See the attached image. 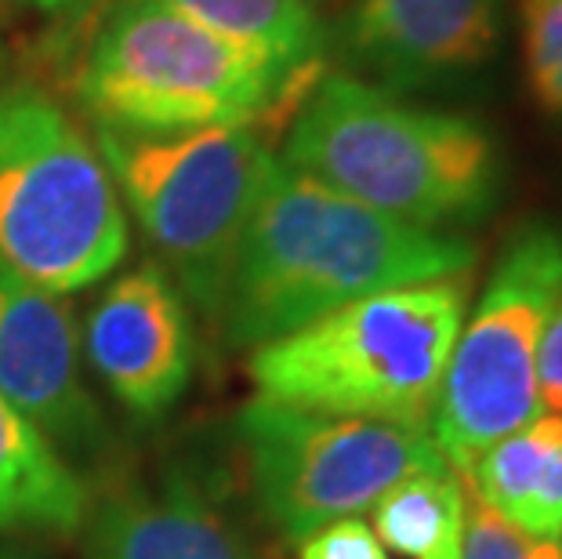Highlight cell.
I'll list each match as a JSON object with an SVG mask.
<instances>
[{
  "mask_svg": "<svg viewBox=\"0 0 562 559\" xmlns=\"http://www.w3.org/2000/svg\"><path fill=\"white\" fill-rule=\"evenodd\" d=\"M469 269H475L469 241L381 215L277 157L214 320L233 345L258 349L367 294Z\"/></svg>",
  "mask_w": 562,
  "mask_h": 559,
  "instance_id": "6da1fadb",
  "label": "cell"
},
{
  "mask_svg": "<svg viewBox=\"0 0 562 559\" xmlns=\"http://www.w3.org/2000/svg\"><path fill=\"white\" fill-rule=\"evenodd\" d=\"M286 168L422 230L483 222L505 189V153L472 116L406 105L349 74H323L294 110Z\"/></svg>",
  "mask_w": 562,
  "mask_h": 559,
  "instance_id": "7a4b0ae2",
  "label": "cell"
},
{
  "mask_svg": "<svg viewBox=\"0 0 562 559\" xmlns=\"http://www.w3.org/2000/svg\"><path fill=\"white\" fill-rule=\"evenodd\" d=\"M472 269L367 294L250 349L261 396L432 433L442 374L469 316Z\"/></svg>",
  "mask_w": 562,
  "mask_h": 559,
  "instance_id": "3957f363",
  "label": "cell"
},
{
  "mask_svg": "<svg viewBox=\"0 0 562 559\" xmlns=\"http://www.w3.org/2000/svg\"><path fill=\"white\" fill-rule=\"evenodd\" d=\"M319 77L283 74L164 0H124L94 33L77 94L99 127L171 135L261 124L297 110Z\"/></svg>",
  "mask_w": 562,
  "mask_h": 559,
  "instance_id": "277c9868",
  "label": "cell"
},
{
  "mask_svg": "<svg viewBox=\"0 0 562 559\" xmlns=\"http://www.w3.org/2000/svg\"><path fill=\"white\" fill-rule=\"evenodd\" d=\"M124 255V200L99 146L47 94L0 91V266L69 294Z\"/></svg>",
  "mask_w": 562,
  "mask_h": 559,
  "instance_id": "5b68a950",
  "label": "cell"
},
{
  "mask_svg": "<svg viewBox=\"0 0 562 559\" xmlns=\"http://www.w3.org/2000/svg\"><path fill=\"white\" fill-rule=\"evenodd\" d=\"M116 193L207 316H218L250 211L277 160L255 124H222L171 135L94 131Z\"/></svg>",
  "mask_w": 562,
  "mask_h": 559,
  "instance_id": "8992f818",
  "label": "cell"
},
{
  "mask_svg": "<svg viewBox=\"0 0 562 559\" xmlns=\"http://www.w3.org/2000/svg\"><path fill=\"white\" fill-rule=\"evenodd\" d=\"M559 302L562 230L530 222L505 244L442 374L432 439L458 476L469 472L486 447L541 414L537 353Z\"/></svg>",
  "mask_w": 562,
  "mask_h": 559,
  "instance_id": "52a82bcc",
  "label": "cell"
},
{
  "mask_svg": "<svg viewBox=\"0 0 562 559\" xmlns=\"http://www.w3.org/2000/svg\"><path fill=\"white\" fill-rule=\"evenodd\" d=\"M236 439L261 516L297 545L367 513L411 472L447 466L428 429L308 411L261 392L236 414Z\"/></svg>",
  "mask_w": 562,
  "mask_h": 559,
  "instance_id": "ba28073f",
  "label": "cell"
},
{
  "mask_svg": "<svg viewBox=\"0 0 562 559\" xmlns=\"http://www.w3.org/2000/svg\"><path fill=\"white\" fill-rule=\"evenodd\" d=\"M0 396L55 450L105 447V418L83 382L77 316L63 294L0 266Z\"/></svg>",
  "mask_w": 562,
  "mask_h": 559,
  "instance_id": "9c48e42d",
  "label": "cell"
},
{
  "mask_svg": "<svg viewBox=\"0 0 562 559\" xmlns=\"http://www.w3.org/2000/svg\"><path fill=\"white\" fill-rule=\"evenodd\" d=\"M83 353L127 414L142 422L164 418L193 378V324L167 269L121 272L91 305Z\"/></svg>",
  "mask_w": 562,
  "mask_h": 559,
  "instance_id": "30bf717a",
  "label": "cell"
},
{
  "mask_svg": "<svg viewBox=\"0 0 562 559\" xmlns=\"http://www.w3.org/2000/svg\"><path fill=\"white\" fill-rule=\"evenodd\" d=\"M505 0H352L345 47L389 88L469 77L501 41Z\"/></svg>",
  "mask_w": 562,
  "mask_h": 559,
  "instance_id": "8fae6325",
  "label": "cell"
},
{
  "mask_svg": "<svg viewBox=\"0 0 562 559\" xmlns=\"http://www.w3.org/2000/svg\"><path fill=\"white\" fill-rule=\"evenodd\" d=\"M83 519V559H258L244 534L186 480L124 487Z\"/></svg>",
  "mask_w": 562,
  "mask_h": 559,
  "instance_id": "7c38bea8",
  "label": "cell"
},
{
  "mask_svg": "<svg viewBox=\"0 0 562 559\" xmlns=\"http://www.w3.org/2000/svg\"><path fill=\"white\" fill-rule=\"evenodd\" d=\"M88 491L66 458L0 396V530L74 534Z\"/></svg>",
  "mask_w": 562,
  "mask_h": 559,
  "instance_id": "4fadbf2b",
  "label": "cell"
},
{
  "mask_svg": "<svg viewBox=\"0 0 562 559\" xmlns=\"http://www.w3.org/2000/svg\"><path fill=\"white\" fill-rule=\"evenodd\" d=\"M469 494L450 466L411 472L370 505V530L406 559H461Z\"/></svg>",
  "mask_w": 562,
  "mask_h": 559,
  "instance_id": "5bb4252c",
  "label": "cell"
},
{
  "mask_svg": "<svg viewBox=\"0 0 562 559\" xmlns=\"http://www.w3.org/2000/svg\"><path fill=\"white\" fill-rule=\"evenodd\" d=\"M291 77H319L323 26L308 0H164Z\"/></svg>",
  "mask_w": 562,
  "mask_h": 559,
  "instance_id": "9a60e30c",
  "label": "cell"
},
{
  "mask_svg": "<svg viewBox=\"0 0 562 559\" xmlns=\"http://www.w3.org/2000/svg\"><path fill=\"white\" fill-rule=\"evenodd\" d=\"M522 66L533 102L562 121V0H522Z\"/></svg>",
  "mask_w": 562,
  "mask_h": 559,
  "instance_id": "2e32d148",
  "label": "cell"
},
{
  "mask_svg": "<svg viewBox=\"0 0 562 559\" xmlns=\"http://www.w3.org/2000/svg\"><path fill=\"white\" fill-rule=\"evenodd\" d=\"M469 494V519H464V552L461 559H562V538H533L519 530L501 513H494L486 502Z\"/></svg>",
  "mask_w": 562,
  "mask_h": 559,
  "instance_id": "e0dca14e",
  "label": "cell"
},
{
  "mask_svg": "<svg viewBox=\"0 0 562 559\" xmlns=\"http://www.w3.org/2000/svg\"><path fill=\"white\" fill-rule=\"evenodd\" d=\"M297 559H389V549L378 541L370 523L352 516V519L327 523L323 530L308 534Z\"/></svg>",
  "mask_w": 562,
  "mask_h": 559,
  "instance_id": "ac0fdd59",
  "label": "cell"
},
{
  "mask_svg": "<svg viewBox=\"0 0 562 559\" xmlns=\"http://www.w3.org/2000/svg\"><path fill=\"white\" fill-rule=\"evenodd\" d=\"M537 411L562 414V302L548 320L537 353Z\"/></svg>",
  "mask_w": 562,
  "mask_h": 559,
  "instance_id": "d6986e66",
  "label": "cell"
},
{
  "mask_svg": "<svg viewBox=\"0 0 562 559\" xmlns=\"http://www.w3.org/2000/svg\"><path fill=\"white\" fill-rule=\"evenodd\" d=\"M41 8L47 11H58V8H74V4H83V0H37Z\"/></svg>",
  "mask_w": 562,
  "mask_h": 559,
  "instance_id": "ffe728a7",
  "label": "cell"
},
{
  "mask_svg": "<svg viewBox=\"0 0 562 559\" xmlns=\"http://www.w3.org/2000/svg\"><path fill=\"white\" fill-rule=\"evenodd\" d=\"M0 559H26V556H19V552H4V549H0Z\"/></svg>",
  "mask_w": 562,
  "mask_h": 559,
  "instance_id": "44dd1931",
  "label": "cell"
}]
</instances>
